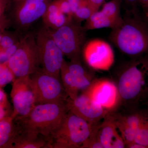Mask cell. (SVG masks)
<instances>
[{
    "instance_id": "3",
    "label": "cell",
    "mask_w": 148,
    "mask_h": 148,
    "mask_svg": "<svg viewBox=\"0 0 148 148\" xmlns=\"http://www.w3.org/2000/svg\"><path fill=\"white\" fill-rule=\"evenodd\" d=\"M111 38L123 53L132 56L148 52V28L136 18L123 19L112 29Z\"/></svg>"
},
{
    "instance_id": "13",
    "label": "cell",
    "mask_w": 148,
    "mask_h": 148,
    "mask_svg": "<svg viewBox=\"0 0 148 148\" xmlns=\"http://www.w3.org/2000/svg\"><path fill=\"white\" fill-rule=\"evenodd\" d=\"M66 104L68 111L91 124L101 122L109 113L84 92L73 100L68 98Z\"/></svg>"
},
{
    "instance_id": "4",
    "label": "cell",
    "mask_w": 148,
    "mask_h": 148,
    "mask_svg": "<svg viewBox=\"0 0 148 148\" xmlns=\"http://www.w3.org/2000/svg\"><path fill=\"white\" fill-rule=\"evenodd\" d=\"M96 124L68 111L48 141L47 148H81Z\"/></svg>"
},
{
    "instance_id": "30",
    "label": "cell",
    "mask_w": 148,
    "mask_h": 148,
    "mask_svg": "<svg viewBox=\"0 0 148 148\" xmlns=\"http://www.w3.org/2000/svg\"><path fill=\"white\" fill-rule=\"evenodd\" d=\"M5 8V0H0V19L3 17Z\"/></svg>"
},
{
    "instance_id": "5",
    "label": "cell",
    "mask_w": 148,
    "mask_h": 148,
    "mask_svg": "<svg viewBox=\"0 0 148 148\" xmlns=\"http://www.w3.org/2000/svg\"><path fill=\"white\" fill-rule=\"evenodd\" d=\"M5 63L15 78L31 76L40 69L35 34L23 35L16 51Z\"/></svg>"
},
{
    "instance_id": "7",
    "label": "cell",
    "mask_w": 148,
    "mask_h": 148,
    "mask_svg": "<svg viewBox=\"0 0 148 148\" xmlns=\"http://www.w3.org/2000/svg\"><path fill=\"white\" fill-rule=\"evenodd\" d=\"M50 30L64 55L71 61L81 62L83 47L86 42V31L80 24L72 19L58 29Z\"/></svg>"
},
{
    "instance_id": "19",
    "label": "cell",
    "mask_w": 148,
    "mask_h": 148,
    "mask_svg": "<svg viewBox=\"0 0 148 148\" xmlns=\"http://www.w3.org/2000/svg\"><path fill=\"white\" fill-rule=\"evenodd\" d=\"M123 18L116 19L109 17L101 10L96 11L86 20L84 28L86 31L110 28L114 29L120 24Z\"/></svg>"
},
{
    "instance_id": "1",
    "label": "cell",
    "mask_w": 148,
    "mask_h": 148,
    "mask_svg": "<svg viewBox=\"0 0 148 148\" xmlns=\"http://www.w3.org/2000/svg\"><path fill=\"white\" fill-rule=\"evenodd\" d=\"M66 103L35 105L27 116L14 119L18 125V133L42 137L48 141L69 111Z\"/></svg>"
},
{
    "instance_id": "18",
    "label": "cell",
    "mask_w": 148,
    "mask_h": 148,
    "mask_svg": "<svg viewBox=\"0 0 148 148\" xmlns=\"http://www.w3.org/2000/svg\"><path fill=\"white\" fill-rule=\"evenodd\" d=\"M18 131V125L11 115L0 119V148H12Z\"/></svg>"
},
{
    "instance_id": "32",
    "label": "cell",
    "mask_w": 148,
    "mask_h": 148,
    "mask_svg": "<svg viewBox=\"0 0 148 148\" xmlns=\"http://www.w3.org/2000/svg\"><path fill=\"white\" fill-rule=\"evenodd\" d=\"M138 2L142 5L144 8L148 10V0H138Z\"/></svg>"
},
{
    "instance_id": "6",
    "label": "cell",
    "mask_w": 148,
    "mask_h": 148,
    "mask_svg": "<svg viewBox=\"0 0 148 148\" xmlns=\"http://www.w3.org/2000/svg\"><path fill=\"white\" fill-rule=\"evenodd\" d=\"M35 36L41 70L61 79L60 73L64 55L53 39L50 29L43 25Z\"/></svg>"
},
{
    "instance_id": "9",
    "label": "cell",
    "mask_w": 148,
    "mask_h": 148,
    "mask_svg": "<svg viewBox=\"0 0 148 148\" xmlns=\"http://www.w3.org/2000/svg\"><path fill=\"white\" fill-rule=\"evenodd\" d=\"M53 0H21L11 14L12 23L15 31L24 34L27 29L42 18Z\"/></svg>"
},
{
    "instance_id": "16",
    "label": "cell",
    "mask_w": 148,
    "mask_h": 148,
    "mask_svg": "<svg viewBox=\"0 0 148 148\" xmlns=\"http://www.w3.org/2000/svg\"><path fill=\"white\" fill-rule=\"evenodd\" d=\"M64 60L61 69V79L64 90L70 99L73 100L80 92H83L90 86L94 79L92 75H76L67 70Z\"/></svg>"
},
{
    "instance_id": "8",
    "label": "cell",
    "mask_w": 148,
    "mask_h": 148,
    "mask_svg": "<svg viewBox=\"0 0 148 148\" xmlns=\"http://www.w3.org/2000/svg\"><path fill=\"white\" fill-rule=\"evenodd\" d=\"M36 104L66 103L69 98L61 79L43 72L41 69L31 76Z\"/></svg>"
},
{
    "instance_id": "27",
    "label": "cell",
    "mask_w": 148,
    "mask_h": 148,
    "mask_svg": "<svg viewBox=\"0 0 148 148\" xmlns=\"http://www.w3.org/2000/svg\"><path fill=\"white\" fill-rule=\"evenodd\" d=\"M106 0H88L93 10L95 12L99 10V9L105 3Z\"/></svg>"
},
{
    "instance_id": "14",
    "label": "cell",
    "mask_w": 148,
    "mask_h": 148,
    "mask_svg": "<svg viewBox=\"0 0 148 148\" xmlns=\"http://www.w3.org/2000/svg\"><path fill=\"white\" fill-rule=\"evenodd\" d=\"M148 113L136 110L126 115L113 112L117 127L125 145L134 142L137 130Z\"/></svg>"
},
{
    "instance_id": "12",
    "label": "cell",
    "mask_w": 148,
    "mask_h": 148,
    "mask_svg": "<svg viewBox=\"0 0 148 148\" xmlns=\"http://www.w3.org/2000/svg\"><path fill=\"white\" fill-rule=\"evenodd\" d=\"M84 92L109 113L114 112L121 103L116 84L107 79H94Z\"/></svg>"
},
{
    "instance_id": "28",
    "label": "cell",
    "mask_w": 148,
    "mask_h": 148,
    "mask_svg": "<svg viewBox=\"0 0 148 148\" xmlns=\"http://www.w3.org/2000/svg\"><path fill=\"white\" fill-rule=\"evenodd\" d=\"M7 98L5 93L4 92L1 87H0V106L5 109L7 107Z\"/></svg>"
},
{
    "instance_id": "22",
    "label": "cell",
    "mask_w": 148,
    "mask_h": 148,
    "mask_svg": "<svg viewBox=\"0 0 148 148\" xmlns=\"http://www.w3.org/2000/svg\"><path fill=\"white\" fill-rule=\"evenodd\" d=\"M148 148V113L141 123L137 130L134 142Z\"/></svg>"
},
{
    "instance_id": "11",
    "label": "cell",
    "mask_w": 148,
    "mask_h": 148,
    "mask_svg": "<svg viewBox=\"0 0 148 148\" xmlns=\"http://www.w3.org/2000/svg\"><path fill=\"white\" fill-rule=\"evenodd\" d=\"M82 56L88 66L97 71H108L114 62L112 48L108 43L100 39H94L86 42Z\"/></svg>"
},
{
    "instance_id": "31",
    "label": "cell",
    "mask_w": 148,
    "mask_h": 148,
    "mask_svg": "<svg viewBox=\"0 0 148 148\" xmlns=\"http://www.w3.org/2000/svg\"><path fill=\"white\" fill-rule=\"evenodd\" d=\"M8 66L5 63H0V76L2 75L6 69H7Z\"/></svg>"
},
{
    "instance_id": "23",
    "label": "cell",
    "mask_w": 148,
    "mask_h": 148,
    "mask_svg": "<svg viewBox=\"0 0 148 148\" xmlns=\"http://www.w3.org/2000/svg\"><path fill=\"white\" fill-rule=\"evenodd\" d=\"M120 0H112L104 3L101 11L106 16L110 18L120 19L122 18L120 15Z\"/></svg>"
},
{
    "instance_id": "36",
    "label": "cell",
    "mask_w": 148,
    "mask_h": 148,
    "mask_svg": "<svg viewBox=\"0 0 148 148\" xmlns=\"http://www.w3.org/2000/svg\"><path fill=\"white\" fill-rule=\"evenodd\" d=\"M1 31H0V36H1Z\"/></svg>"
},
{
    "instance_id": "33",
    "label": "cell",
    "mask_w": 148,
    "mask_h": 148,
    "mask_svg": "<svg viewBox=\"0 0 148 148\" xmlns=\"http://www.w3.org/2000/svg\"><path fill=\"white\" fill-rule=\"evenodd\" d=\"M127 2L129 3L132 4H134L138 2V0H125Z\"/></svg>"
},
{
    "instance_id": "26",
    "label": "cell",
    "mask_w": 148,
    "mask_h": 148,
    "mask_svg": "<svg viewBox=\"0 0 148 148\" xmlns=\"http://www.w3.org/2000/svg\"><path fill=\"white\" fill-rule=\"evenodd\" d=\"M61 11L70 19H73V14L68 0H57Z\"/></svg>"
},
{
    "instance_id": "2",
    "label": "cell",
    "mask_w": 148,
    "mask_h": 148,
    "mask_svg": "<svg viewBox=\"0 0 148 148\" xmlns=\"http://www.w3.org/2000/svg\"><path fill=\"white\" fill-rule=\"evenodd\" d=\"M121 102L134 108L148 101V57L136 58L127 64L116 84Z\"/></svg>"
},
{
    "instance_id": "21",
    "label": "cell",
    "mask_w": 148,
    "mask_h": 148,
    "mask_svg": "<svg viewBox=\"0 0 148 148\" xmlns=\"http://www.w3.org/2000/svg\"><path fill=\"white\" fill-rule=\"evenodd\" d=\"M94 12L95 11L88 0H84L74 12L73 19L80 24L82 21L87 20Z\"/></svg>"
},
{
    "instance_id": "34",
    "label": "cell",
    "mask_w": 148,
    "mask_h": 148,
    "mask_svg": "<svg viewBox=\"0 0 148 148\" xmlns=\"http://www.w3.org/2000/svg\"><path fill=\"white\" fill-rule=\"evenodd\" d=\"M147 16L148 17V10H147Z\"/></svg>"
},
{
    "instance_id": "20",
    "label": "cell",
    "mask_w": 148,
    "mask_h": 148,
    "mask_svg": "<svg viewBox=\"0 0 148 148\" xmlns=\"http://www.w3.org/2000/svg\"><path fill=\"white\" fill-rule=\"evenodd\" d=\"M48 141L42 137H35L18 133L12 148H47Z\"/></svg>"
},
{
    "instance_id": "10",
    "label": "cell",
    "mask_w": 148,
    "mask_h": 148,
    "mask_svg": "<svg viewBox=\"0 0 148 148\" xmlns=\"http://www.w3.org/2000/svg\"><path fill=\"white\" fill-rule=\"evenodd\" d=\"M10 97L14 119L27 116L36 104L34 88L30 76L15 78L12 82Z\"/></svg>"
},
{
    "instance_id": "24",
    "label": "cell",
    "mask_w": 148,
    "mask_h": 148,
    "mask_svg": "<svg viewBox=\"0 0 148 148\" xmlns=\"http://www.w3.org/2000/svg\"><path fill=\"white\" fill-rule=\"evenodd\" d=\"M99 123H97L94 126L90 136L84 143L81 148H103L99 142L98 137V127Z\"/></svg>"
},
{
    "instance_id": "25",
    "label": "cell",
    "mask_w": 148,
    "mask_h": 148,
    "mask_svg": "<svg viewBox=\"0 0 148 148\" xmlns=\"http://www.w3.org/2000/svg\"><path fill=\"white\" fill-rule=\"evenodd\" d=\"M14 78L13 74L8 67L0 76V87H3L9 83L13 81Z\"/></svg>"
},
{
    "instance_id": "15",
    "label": "cell",
    "mask_w": 148,
    "mask_h": 148,
    "mask_svg": "<svg viewBox=\"0 0 148 148\" xmlns=\"http://www.w3.org/2000/svg\"><path fill=\"white\" fill-rule=\"evenodd\" d=\"M98 137L103 148H125L116 124L113 112L108 114L99 123Z\"/></svg>"
},
{
    "instance_id": "35",
    "label": "cell",
    "mask_w": 148,
    "mask_h": 148,
    "mask_svg": "<svg viewBox=\"0 0 148 148\" xmlns=\"http://www.w3.org/2000/svg\"><path fill=\"white\" fill-rule=\"evenodd\" d=\"M147 104L148 106V101H147Z\"/></svg>"
},
{
    "instance_id": "17",
    "label": "cell",
    "mask_w": 148,
    "mask_h": 148,
    "mask_svg": "<svg viewBox=\"0 0 148 148\" xmlns=\"http://www.w3.org/2000/svg\"><path fill=\"white\" fill-rule=\"evenodd\" d=\"M43 25L51 29L60 28L72 20L60 10L57 0H53L42 17Z\"/></svg>"
},
{
    "instance_id": "29",
    "label": "cell",
    "mask_w": 148,
    "mask_h": 148,
    "mask_svg": "<svg viewBox=\"0 0 148 148\" xmlns=\"http://www.w3.org/2000/svg\"><path fill=\"white\" fill-rule=\"evenodd\" d=\"M68 1L71 5L72 12H73V15L74 12L77 10L80 5L84 0H68Z\"/></svg>"
}]
</instances>
